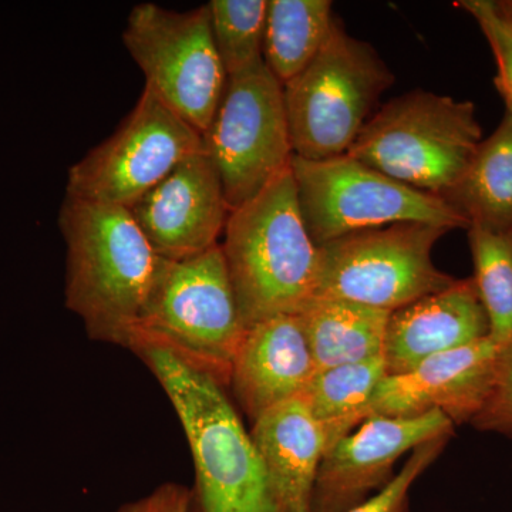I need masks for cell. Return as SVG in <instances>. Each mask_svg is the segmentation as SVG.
Here are the masks:
<instances>
[{
    "instance_id": "cell-12",
    "label": "cell",
    "mask_w": 512,
    "mask_h": 512,
    "mask_svg": "<svg viewBox=\"0 0 512 512\" xmlns=\"http://www.w3.org/2000/svg\"><path fill=\"white\" fill-rule=\"evenodd\" d=\"M454 423L441 412L414 417H370L326 450L311 512H346L392 480L394 463L426 441L453 436Z\"/></svg>"
},
{
    "instance_id": "cell-5",
    "label": "cell",
    "mask_w": 512,
    "mask_h": 512,
    "mask_svg": "<svg viewBox=\"0 0 512 512\" xmlns=\"http://www.w3.org/2000/svg\"><path fill=\"white\" fill-rule=\"evenodd\" d=\"M245 332L218 244L183 261L165 259L130 349L168 350L225 386Z\"/></svg>"
},
{
    "instance_id": "cell-27",
    "label": "cell",
    "mask_w": 512,
    "mask_h": 512,
    "mask_svg": "<svg viewBox=\"0 0 512 512\" xmlns=\"http://www.w3.org/2000/svg\"><path fill=\"white\" fill-rule=\"evenodd\" d=\"M111 512H192V494L184 485L167 483Z\"/></svg>"
},
{
    "instance_id": "cell-6",
    "label": "cell",
    "mask_w": 512,
    "mask_h": 512,
    "mask_svg": "<svg viewBox=\"0 0 512 512\" xmlns=\"http://www.w3.org/2000/svg\"><path fill=\"white\" fill-rule=\"evenodd\" d=\"M393 82L373 46L350 36L336 18L315 59L284 84L293 156L318 161L348 154Z\"/></svg>"
},
{
    "instance_id": "cell-23",
    "label": "cell",
    "mask_w": 512,
    "mask_h": 512,
    "mask_svg": "<svg viewBox=\"0 0 512 512\" xmlns=\"http://www.w3.org/2000/svg\"><path fill=\"white\" fill-rule=\"evenodd\" d=\"M268 0H212V37L228 77L264 62Z\"/></svg>"
},
{
    "instance_id": "cell-28",
    "label": "cell",
    "mask_w": 512,
    "mask_h": 512,
    "mask_svg": "<svg viewBox=\"0 0 512 512\" xmlns=\"http://www.w3.org/2000/svg\"><path fill=\"white\" fill-rule=\"evenodd\" d=\"M503 3L505 12H507L508 18H510L512 23V0L510 2H501Z\"/></svg>"
},
{
    "instance_id": "cell-26",
    "label": "cell",
    "mask_w": 512,
    "mask_h": 512,
    "mask_svg": "<svg viewBox=\"0 0 512 512\" xmlns=\"http://www.w3.org/2000/svg\"><path fill=\"white\" fill-rule=\"evenodd\" d=\"M471 424L478 430L497 431L512 437V339L501 346L493 387Z\"/></svg>"
},
{
    "instance_id": "cell-16",
    "label": "cell",
    "mask_w": 512,
    "mask_h": 512,
    "mask_svg": "<svg viewBox=\"0 0 512 512\" xmlns=\"http://www.w3.org/2000/svg\"><path fill=\"white\" fill-rule=\"evenodd\" d=\"M315 372L301 316L279 315L247 329L229 383L255 421L276 404L301 396Z\"/></svg>"
},
{
    "instance_id": "cell-3",
    "label": "cell",
    "mask_w": 512,
    "mask_h": 512,
    "mask_svg": "<svg viewBox=\"0 0 512 512\" xmlns=\"http://www.w3.org/2000/svg\"><path fill=\"white\" fill-rule=\"evenodd\" d=\"M190 444L200 512H282L224 384L160 348H141Z\"/></svg>"
},
{
    "instance_id": "cell-15",
    "label": "cell",
    "mask_w": 512,
    "mask_h": 512,
    "mask_svg": "<svg viewBox=\"0 0 512 512\" xmlns=\"http://www.w3.org/2000/svg\"><path fill=\"white\" fill-rule=\"evenodd\" d=\"M490 338V320L473 278L456 279L443 291L392 312L383 359L387 375L409 372L421 362Z\"/></svg>"
},
{
    "instance_id": "cell-19",
    "label": "cell",
    "mask_w": 512,
    "mask_h": 512,
    "mask_svg": "<svg viewBox=\"0 0 512 512\" xmlns=\"http://www.w3.org/2000/svg\"><path fill=\"white\" fill-rule=\"evenodd\" d=\"M444 200L470 225L512 231V109L490 137L481 141L473 160Z\"/></svg>"
},
{
    "instance_id": "cell-2",
    "label": "cell",
    "mask_w": 512,
    "mask_h": 512,
    "mask_svg": "<svg viewBox=\"0 0 512 512\" xmlns=\"http://www.w3.org/2000/svg\"><path fill=\"white\" fill-rule=\"evenodd\" d=\"M221 245L245 328L298 315L316 296L318 247L303 222L291 165L229 212Z\"/></svg>"
},
{
    "instance_id": "cell-21",
    "label": "cell",
    "mask_w": 512,
    "mask_h": 512,
    "mask_svg": "<svg viewBox=\"0 0 512 512\" xmlns=\"http://www.w3.org/2000/svg\"><path fill=\"white\" fill-rule=\"evenodd\" d=\"M386 375L383 356L316 370L301 397L325 430L329 447L365 421L367 406Z\"/></svg>"
},
{
    "instance_id": "cell-25",
    "label": "cell",
    "mask_w": 512,
    "mask_h": 512,
    "mask_svg": "<svg viewBox=\"0 0 512 512\" xmlns=\"http://www.w3.org/2000/svg\"><path fill=\"white\" fill-rule=\"evenodd\" d=\"M450 436L426 441L414 448L412 456L373 497L366 498L346 512H410V490L417 478L443 453Z\"/></svg>"
},
{
    "instance_id": "cell-20",
    "label": "cell",
    "mask_w": 512,
    "mask_h": 512,
    "mask_svg": "<svg viewBox=\"0 0 512 512\" xmlns=\"http://www.w3.org/2000/svg\"><path fill=\"white\" fill-rule=\"evenodd\" d=\"M335 19L329 0H268L264 62L282 86L315 59Z\"/></svg>"
},
{
    "instance_id": "cell-24",
    "label": "cell",
    "mask_w": 512,
    "mask_h": 512,
    "mask_svg": "<svg viewBox=\"0 0 512 512\" xmlns=\"http://www.w3.org/2000/svg\"><path fill=\"white\" fill-rule=\"evenodd\" d=\"M457 8L466 10L484 33L497 63L495 86L505 107L512 109V23L503 3L493 0H461Z\"/></svg>"
},
{
    "instance_id": "cell-9",
    "label": "cell",
    "mask_w": 512,
    "mask_h": 512,
    "mask_svg": "<svg viewBox=\"0 0 512 512\" xmlns=\"http://www.w3.org/2000/svg\"><path fill=\"white\" fill-rule=\"evenodd\" d=\"M123 43L146 77V87L204 134L228 83L208 5L175 12L140 3L128 15Z\"/></svg>"
},
{
    "instance_id": "cell-13",
    "label": "cell",
    "mask_w": 512,
    "mask_h": 512,
    "mask_svg": "<svg viewBox=\"0 0 512 512\" xmlns=\"http://www.w3.org/2000/svg\"><path fill=\"white\" fill-rule=\"evenodd\" d=\"M130 212L161 258L183 261L217 247L231 210L220 174L202 150L181 161Z\"/></svg>"
},
{
    "instance_id": "cell-18",
    "label": "cell",
    "mask_w": 512,
    "mask_h": 512,
    "mask_svg": "<svg viewBox=\"0 0 512 512\" xmlns=\"http://www.w3.org/2000/svg\"><path fill=\"white\" fill-rule=\"evenodd\" d=\"M298 315L316 370L383 356L392 312L343 299L315 296Z\"/></svg>"
},
{
    "instance_id": "cell-11",
    "label": "cell",
    "mask_w": 512,
    "mask_h": 512,
    "mask_svg": "<svg viewBox=\"0 0 512 512\" xmlns=\"http://www.w3.org/2000/svg\"><path fill=\"white\" fill-rule=\"evenodd\" d=\"M202 141L231 211L252 200L291 165L284 86L265 62L228 77Z\"/></svg>"
},
{
    "instance_id": "cell-4",
    "label": "cell",
    "mask_w": 512,
    "mask_h": 512,
    "mask_svg": "<svg viewBox=\"0 0 512 512\" xmlns=\"http://www.w3.org/2000/svg\"><path fill=\"white\" fill-rule=\"evenodd\" d=\"M483 141L471 101L414 90L384 104L348 154L400 183L443 198Z\"/></svg>"
},
{
    "instance_id": "cell-1",
    "label": "cell",
    "mask_w": 512,
    "mask_h": 512,
    "mask_svg": "<svg viewBox=\"0 0 512 512\" xmlns=\"http://www.w3.org/2000/svg\"><path fill=\"white\" fill-rule=\"evenodd\" d=\"M57 222L66 244L67 308L90 338L130 349L165 259L128 208L64 198Z\"/></svg>"
},
{
    "instance_id": "cell-8",
    "label": "cell",
    "mask_w": 512,
    "mask_h": 512,
    "mask_svg": "<svg viewBox=\"0 0 512 512\" xmlns=\"http://www.w3.org/2000/svg\"><path fill=\"white\" fill-rule=\"evenodd\" d=\"M448 229L403 222L318 247L316 296L394 312L443 291L456 278L434 265V245Z\"/></svg>"
},
{
    "instance_id": "cell-17",
    "label": "cell",
    "mask_w": 512,
    "mask_h": 512,
    "mask_svg": "<svg viewBox=\"0 0 512 512\" xmlns=\"http://www.w3.org/2000/svg\"><path fill=\"white\" fill-rule=\"evenodd\" d=\"M256 451L282 512H311L313 488L328 436L302 397L266 410L251 431Z\"/></svg>"
},
{
    "instance_id": "cell-22",
    "label": "cell",
    "mask_w": 512,
    "mask_h": 512,
    "mask_svg": "<svg viewBox=\"0 0 512 512\" xmlns=\"http://www.w3.org/2000/svg\"><path fill=\"white\" fill-rule=\"evenodd\" d=\"M474 284L490 320V338L504 346L512 339V231L470 225Z\"/></svg>"
},
{
    "instance_id": "cell-7",
    "label": "cell",
    "mask_w": 512,
    "mask_h": 512,
    "mask_svg": "<svg viewBox=\"0 0 512 512\" xmlns=\"http://www.w3.org/2000/svg\"><path fill=\"white\" fill-rule=\"evenodd\" d=\"M291 170L303 222L316 247L403 222L448 231L470 227L444 198L393 180L349 154L318 161L293 156Z\"/></svg>"
},
{
    "instance_id": "cell-10",
    "label": "cell",
    "mask_w": 512,
    "mask_h": 512,
    "mask_svg": "<svg viewBox=\"0 0 512 512\" xmlns=\"http://www.w3.org/2000/svg\"><path fill=\"white\" fill-rule=\"evenodd\" d=\"M202 150L200 131L144 86L117 130L70 167L64 198L130 210L181 161Z\"/></svg>"
},
{
    "instance_id": "cell-14",
    "label": "cell",
    "mask_w": 512,
    "mask_h": 512,
    "mask_svg": "<svg viewBox=\"0 0 512 512\" xmlns=\"http://www.w3.org/2000/svg\"><path fill=\"white\" fill-rule=\"evenodd\" d=\"M501 346L491 338L429 357L400 375H386L365 413L414 417L441 412L456 424L471 423L493 387Z\"/></svg>"
}]
</instances>
